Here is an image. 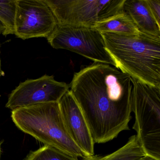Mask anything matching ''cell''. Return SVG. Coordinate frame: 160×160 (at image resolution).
I'll list each match as a JSON object with an SVG mask.
<instances>
[{"mask_svg":"<svg viewBox=\"0 0 160 160\" xmlns=\"http://www.w3.org/2000/svg\"><path fill=\"white\" fill-rule=\"evenodd\" d=\"M70 91L95 143H105L130 130L132 78L114 66L93 62L73 75Z\"/></svg>","mask_w":160,"mask_h":160,"instance_id":"6da1fadb","label":"cell"},{"mask_svg":"<svg viewBox=\"0 0 160 160\" xmlns=\"http://www.w3.org/2000/svg\"><path fill=\"white\" fill-rule=\"evenodd\" d=\"M116 68L144 84L160 88V38L101 32Z\"/></svg>","mask_w":160,"mask_h":160,"instance_id":"7a4b0ae2","label":"cell"},{"mask_svg":"<svg viewBox=\"0 0 160 160\" xmlns=\"http://www.w3.org/2000/svg\"><path fill=\"white\" fill-rule=\"evenodd\" d=\"M17 127L44 144L76 158L84 154L69 135L58 102H48L12 110Z\"/></svg>","mask_w":160,"mask_h":160,"instance_id":"3957f363","label":"cell"},{"mask_svg":"<svg viewBox=\"0 0 160 160\" xmlns=\"http://www.w3.org/2000/svg\"><path fill=\"white\" fill-rule=\"evenodd\" d=\"M132 78V128L146 154L160 160V88Z\"/></svg>","mask_w":160,"mask_h":160,"instance_id":"277c9868","label":"cell"},{"mask_svg":"<svg viewBox=\"0 0 160 160\" xmlns=\"http://www.w3.org/2000/svg\"><path fill=\"white\" fill-rule=\"evenodd\" d=\"M60 26L92 28L124 12L125 0H44Z\"/></svg>","mask_w":160,"mask_h":160,"instance_id":"5b68a950","label":"cell"},{"mask_svg":"<svg viewBox=\"0 0 160 160\" xmlns=\"http://www.w3.org/2000/svg\"><path fill=\"white\" fill-rule=\"evenodd\" d=\"M47 38L55 49H66L94 62L116 67L114 61L106 50L101 32L91 28L57 25Z\"/></svg>","mask_w":160,"mask_h":160,"instance_id":"8992f818","label":"cell"},{"mask_svg":"<svg viewBox=\"0 0 160 160\" xmlns=\"http://www.w3.org/2000/svg\"><path fill=\"white\" fill-rule=\"evenodd\" d=\"M57 25L44 0H17L14 34L18 38L23 40L48 38Z\"/></svg>","mask_w":160,"mask_h":160,"instance_id":"52a82bcc","label":"cell"},{"mask_svg":"<svg viewBox=\"0 0 160 160\" xmlns=\"http://www.w3.org/2000/svg\"><path fill=\"white\" fill-rule=\"evenodd\" d=\"M70 90V85L55 80L54 76L27 79L12 91L6 107L12 110L20 108L48 102H58Z\"/></svg>","mask_w":160,"mask_h":160,"instance_id":"ba28073f","label":"cell"},{"mask_svg":"<svg viewBox=\"0 0 160 160\" xmlns=\"http://www.w3.org/2000/svg\"><path fill=\"white\" fill-rule=\"evenodd\" d=\"M61 113L69 135L84 154H94V143L83 113L70 90L58 102Z\"/></svg>","mask_w":160,"mask_h":160,"instance_id":"9c48e42d","label":"cell"},{"mask_svg":"<svg viewBox=\"0 0 160 160\" xmlns=\"http://www.w3.org/2000/svg\"><path fill=\"white\" fill-rule=\"evenodd\" d=\"M123 10L140 32L160 38V26L152 16L146 0H125Z\"/></svg>","mask_w":160,"mask_h":160,"instance_id":"30bf717a","label":"cell"},{"mask_svg":"<svg viewBox=\"0 0 160 160\" xmlns=\"http://www.w3.org/2000/svg\"><path fill=\"white\" fill-rule=\"evenodd\" d=\"M91 28L100 32L115 33L123 36H136L140 32L124 11L108 20L96 23Z\"/></svg>","mask_w":160,"mask_h":160,"instance_id":"8fae6325","label":"cell"},{"mask_svg":"<svg viewBox=\"0 0 160 160\" xmlns=\"http://www.w3.org/2000/svg\"><path fill=\"white\" fill-rule=\"evenodd\" d=\"M136 135L130 137L127 143L112 153L106 155L84 157L82 160H138L146 155Z\"/></svg>","mask_w":160,"mask_h":160,"instance_id":"7c38bea8","label":"cell"},{"mask_svg":"<svg viewBox=\"0 0 160 160\" xmlns=\"http://www.w3.org/2000/svg\"><path fill=\"white\" fill-rule=\"evenodd\" d=\"M16 11L17 0L0 1V22L5 28L3 36L14 34Z\"/></svg>","mask_w":160,"mask_h":160,"instance_id":"4fadbf2b","label":"cell"},{"mask_svg":"<svg viewBox=\"0 0 160 160\" xmlns=\"http://www.w3.org/2000/svg\"><path fill=\"white\" fill-rule=\"evenodd\" d=\"M25 160H79L49 146H44L34 151H32Z\"/></svg>","mask_w":160,"mask_h":160,"instance_id":"5bb4252c","label":"cell"},{"mask_svg":"<svg viewBox=\"0 0 160 160\" xmlns=\"http://www.w3.org/2000/svg\"><path fill=\"white\" fill-rule=\"evenodd\" d=\"M152 16L160 26V0H146Z\"/></svg>","mask_w":160,"mask_h":160,"instance_id":"9a60e30c","label":"cell"},{"mask_svg":"<svg viewBox=\"0 0 160 160\" xmlns=\"http://www.w3.org/2000/svg\"><path fill=\"white\" fill-rule=\"evenodd\" d=\"M138 160H158V159H156V158H154V157H152V156H150V155H148V154H146V155H144V156L141 157L140 159Z\"/></svg>","mask_w":160,"mask_h":160,"instance_id":"2e32d148","label":"cell"},{"mask_svg":"<svg viewBox=\"0 0 160 160\" xmlns=\"http://www.w3.org/2000/svg\"><path fill=\"white\" fill-rule=\"evenodd\" d=\"M5 31V28H4L2 23L0 22V34H3Z\"/></svg>","mask_w":160,"mask_h":160,"instance_id":"e0dca14e","label":"cell"},{"mask_svg":"<svg viewBox=\"0 0 160 160\" xmlns=\"http://www.w3.org/2000/svg\"><path fill=\"white\" fill-rule=\"evenodd\" d=\"M4 75H5V73L2 70L1 61V58H0V78L2 76H4Z\"/></svg>","mask_w":160,"mask_h":160,"instance_id":"ac0fdd59","label":"cell"},{"mask_svg":"<svg viewBox=\"0 0 160 160\" xmlns=\"http://www.w3.org/2000/svg\"><path fill=\"white\" fill-rule=\"evenodd\" d=\"M2 148L1 143H0V159H1V155Z\"/></svg>","mask_w":160,"mask_h":160,"instance_id":"d6986e66","label":"cell"}]
</instances>
